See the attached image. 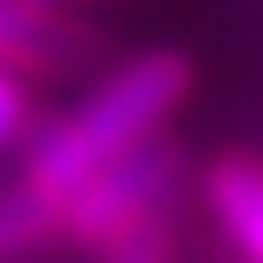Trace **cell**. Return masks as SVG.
<instances>
[{
  "instance_id": "277c9868",
  "label": "cell",
  "mask_w": 263,
  "mask_h": 263,
  "mask_svg": "<svg viewBox=\"0 0 263 263\" xmlns=\"http://www.w3.org/2000/svg\"><path fill=\"white\" fill-rule=\"evenodd\" d=\"M204 199L220 220V231L253 263H263V161H253V156L215 161L204 172Z\"/></svg>"
},
{
  "instance_id": "3957f363",
  "label": "cell",
  "mask_w": 263,
  "mask_h": 263,
  "mask_svg": "<svg viewBox=\"0 0 263 263\" xmlns=\"http://www.w3.org/2000/svg\"><path fill=\"white\" fill-rule=\"evenodd\" d=\"M97 54L81 22L59 11V0H0V65L16 76H70Z\"/></svg>"
},
{
  "instance_id": "7a4b0ae2",
  "label": "cell",
  "mask_w": 263,
  "mask_h": 263,
  "mask_svg": "<svg viewBox=\"0 0 263 263\" xmlns=\"http://www.w3.org/2000/svg\"><path fill=\"white\" fill-rule=\"evenodd\" d=\"M188 151L183 140L172 135H145L129 151H118L113 161H102L76 194L59 204V231H65L70 247H86V253H102L118 231H129L135 220L156 215L172 188L183 183Z\"/></svg>"
},
{
  "instance_id": "8992f818",
  "label": "cell",
  "mask_w": 263,
  "mask_h": 263,
  "mask_svg": "<svg viewBox=\"0 0 263 263\" xmlns=\"http://www.w3.org/2000/svg\"><path fill=\"white\" fill-rule=\"evenodd\" d=\"M97 263H177V226H172V215L156 210V215H145V220H135L129 231H118L97 253Z\"/></svg>"
},
{
  "instance_id": "52a82bcc",
  "label": "cell",
  "mask_w": 263,
  "mask_h": 263,
  "mask_svg": "<svg viewBox=\"0 0 263 263\" xmlns=\"http://www.w3.org/2000/svg\"><path fill=\"white\" fill-rule=\"evenodd\" d=\"M27 129V91H22L16 70L0 65V151H11Z\"/></svg>"
},
{
  "instance_id": "5b68a950",
  "label": "cell",
  "mask_w": 263,
  "mask_h": 263,
  "mask_svg": "<svg viewBox=\"0 0 263 263\" xmlns=\"http://www.w3.org/2000/svg\"><path fill=\"white\" fill-rule=\"evenodd\" d=\"M54 242H65L54 199L38 194L27 177L0 188V258L6 253H49Z\"/></svg>"
},
{
  "instance_id": "6da1fadb",
  "label": "cell",
  "mask_w": 263,
  "mask_h": 263,
  "mask_svg": "<svg viewBox=\"0 0 263 263\" xmlns=\"http://www.w3.org/2000/svg\"><path fill=\"white\" fill-rule=\"evenodd\" d=\"M188 86H194V59L183 49L135 54L129 65H118L76 113H65L59 124H49L32 140L27 183L38 188V194H49L54 204H65L102 161H113L118 151H129L135 140L156 135L166 118L183 107Z\"/></svg>"
}]
</instances>
